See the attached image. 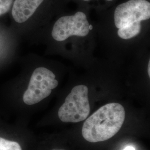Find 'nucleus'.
<instances>
[{
    "label": "nucleus",
    "mask_w": 150,
    "mask_h": 150,
    "mask_svg": "<svg viewBox=\"0 0 150 150\" xmlns=\"http://www.w3.org/2000/svg\"><path fill=\"white\" fill-rule=\"evenodd\" d=\"M59 85L54 72L46 67H38L33 72L23 101L28 105H32L49 96Z\"/></svg>",
    "instance_id": "obj_4"
},
{
    "label": "nucleus",
    "mask_w": 150,
    "mask_h": 150,
    "mask_svg": "<svg viewBox=\"0 0 150 150\" xmlns=\"http://www.w3.org/2000/svg\"><path fill=\"white\" fill-rule=\"evenodd\" d=\"M13 1L14 0H0V16L10 11Z\"/></svg>",
    "instance_id": "obj_7"
},
{
    "label": "nucleus",
    "mask_w": 150,
    "mask_h": 150,
    "mask_svg": "<svg viewBox=\"0 0 150 150\" xmlns=\"http://www.w3.org/2000/svg\"><path fill=\"white\" fill-rule=\"evenodd\" d=\"M80 1L81 3H83V4H90V3H93L95 1H99V0H76ZM105 4H111L115 1L116 0H102Z\"/></svg>",
    "instance_id": "obj_8"
},
{
    "label": "nucleus",
    "mask_w": 150,
    "mask_h": 150,
    "mask_svg": "<svg viewBox=\"0 0 150 150\" xmlns=\"http://www.w3.org/2000/svg\"><path fill=\"white\" fill-rule=\"evenodd\" d=\"M88 88L84 85L75 86L60 107L58 115L64 122L77 123L86 120L90 115Z\"/></svg>",
    "instance_id": "obj_3"
},
{
    "label": "nucleus",
    "mask_w": 150,
    "mask_h": 150,
    "mask_svg": "<svg viewBox=\"0 0 150 150\" xmlns=\"http://www.w3.org/2000/svg\"><path fill=\"white\" fill-rule=\"evenodd\" d=\"M0 150H22V149L18 142L0 137Z\"/></svg>",
    "instance_id": "obj_6"
},
{
    "label": "nucleus",
    "mask_w": 150,
    "mask_h": 150,
    "mask_svg": "<svg viewBox=\"0 0 150 150\" xmlns=\"http://www.w3.org/2000/svg\"><path fill=\"white\" fill-rule=\"evenodd\" d=\"M92 28L86 12L80 10L60 17L54 24L51 35L55 41L62 42L71 36L85 37Z\"/></svg>",
    "instance_id": "obj_5"
},
{
    "label": "nucleus",
    "mask_w": 150,
    "mask_h": 150,
    "mask_svg": "<svg viewBox=\"0 0 150 150\" xmlns=\"http://www.w3.org/2000/svg\"><path fill=\"white\" fill-rule=\"evenodd\" d=\"M125 110L121 104L113 102L98 109L86 118L82 134L90 142H98L112 138L121 128L125 119Z\"/></svg>",
    "instance_id": "obj_1"
},
{
    "label": "nucleus",
    "mask_w": 150,
    "mask_h": 150,
    "mask_svg": "<svg viewBox=\"0 0 150 150\" xmlns=\"http://www.w3.org/2000/svg\"><path fill=\"white\" fill-rule=\"evenodd\" d=\"M123 150H135V149L134 147L132 146H127L123 149Z\"/></svg>",
    "instance_id": "obj_9"
},
{
    "label": "nucleus",
    "mask_w": 150,
    "mask_h": 150,
    "mask_svg": "<svg viewBox=\"0 0 150 150\" xmlns=\"http://www.w3.org/2000/svg\"><path fill=\"white\" fill-rule=\"evenodd\" d=\"M113 18L118 37L129 40L140 33L141 22L150 18L149 0H126L116 6Z\"/></svg>",
    "instance_id": "obj_2"
},
{
    "label": "nucleus",
    "mask_w": 150,
    "mask_h": 150,
    "mask_svg": "<svg viewBox=\"0 0 150 150\" xmlns=\"http://www.w3.org/2000/svg\"><path fill=\"white\" fill-rule=\"evenodd\" d=\"M147 73H148V75H149V77H150V61H149V62H148V67H147Z\"/></svg>",
    "instance_id": "obj_10"
},
{
    "label": "nucleus",
    "mask_w": 150,
    "mask_h": 150,
    "mask_svg": "<svg viewBox=\"0 0 150 150\" xmlns=\"http://www.w3.org/2000/svg\"></svg>",
    "instance_id": "obj_11"
}]
</instances>
